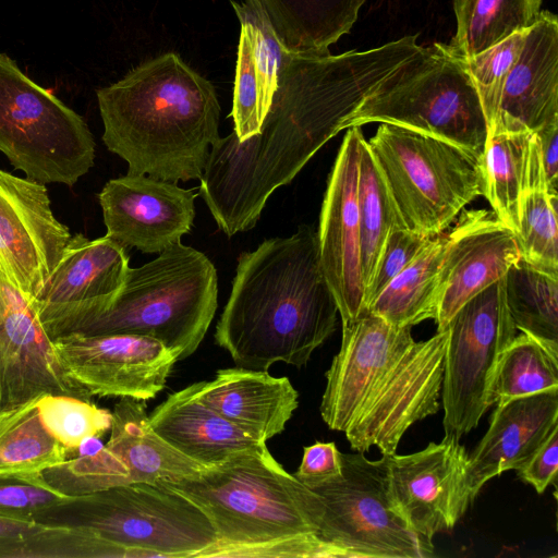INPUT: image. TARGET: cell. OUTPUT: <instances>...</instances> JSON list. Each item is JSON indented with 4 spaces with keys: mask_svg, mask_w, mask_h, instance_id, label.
Returning <instances> with one entry per match:
<instances>
[{
    "mask_svg": "<svg viewBox=\"0 0 558 558\" xmlns=\"http://www.w3.org/2000/svg\"><path fill=\"white\" fill-rule=\"evenodd\" d=\"M410 56L402 39L337 56L284 48L259 132L242 142L231 132L210 149L199 195L218 228L228 236L253 229L269 196L289 184Z\"/></svg>",
    "mask_w": 558,
    "mask_h": 558,
    "instance_id": "6da1fadb",
    "label": "cell"
},
{
    "mask_svg": "<svg viewBox=\"0 0 558 558\" xmlns=\"http://www.w3.org/2000/svg\"><path fill=\"white\" fill-rule=\"evenodd\" d=\"M338 314L317 231L302 225L290 236L240 254L215 340L238 367L267 371L276 362L302 367L333 333Z\"/></svg>",
    "mask_w": 558,
    "mask_h": 558,
    "instance_id": "7a4b0ae2",
    "label": "cell"
},
{
    "mask_svg": "<svg viewBox=\"0 0 558 558\" xmlns=\"http://www.w3.org/2000/svg\"><path fill=\"white\" fill-rule=\"evenodd\" d=\"M102 142L128 174L186 182L202 179L220 138L213 84L179 54L167 52L97 89Z\"/></svg>",
    "mask_w": 558,
    "mask_h": 558,
    "instance_id": "3957f363",
    "label": "cell"
},
{
    "mask_svg": "<svg viewBox=\"0 0 558 558\" xmlns=\"http://www.w3.org/2000/svg\"><path fill=\"white\" fill-rule=\"evenodd\" d=\"M156 485L190 499L210 520L217 541L198 557H227L243 547L318 536L324 514L319 496L288 473L267 447Z\"/></svg>",
    "mask_w": 558,
    "mask_h": 558,
    "instance_id": "277c9868",
    "label": "cell"
},
{
    "mask_svg": "<svg viewBox=\"0 0 558 558\" xmlns=\"http://www.w3.org/2000/svg\"><path fill=\"white\" fill-rule=\"evenodd\" d=\"M217 271L202 252L175 243L136 268L129 267L114 300L61 335L126 333L157 340L179 360L203 341L217 310Z\"/></svg>",
    "mask_w": 558,
    "mask_h": 558,
    "instance_id": "5b68a950",
    "label": "cell"
},
{
    "mask_svg": "<svg viewBox=\"0 0 558 558\" xmlns=\"http://www.w3.org/2000/svg\"><path fill=\"white\" fill-rule=\"evenodd\" d=\"M390 123L482 157L487 121L466 59L449 44L422 47L380 82L342 128Z\"/></svg>",
    "mask_w": 558,
    "mask_h": 558,
    "instance_id": "8992f818",
    "label": "cell"
},
{
    "mask_svg": "<svg viewBox=\"0 0 558 558\" xmlns=\"http://www.w3.org/2000/svg\"><path fill=\"white\" fill-rule=\"evenodd\" d=\"M34 519L86 529L138 557H198L217 541L208 517L161 485L135 483L70 496Z\"/></svg>",
    "mask_w": 558,
    "mask_h": 558,
    "instance_id": "52a82bcc",
    "label": "cell"
},
{
    "mask_svg": "<svg viewBox=\"0 0 558 558\" xmlns=\"http://www.w3.org/2000/svg\"><path fill=\"white\" fill-rule=\"evenodd\" d=\"M405 227L436 236L483 195L482 157L450 142L381 123L367 142Z\"/></svg>",
    "mask_w": 558,
    "mask_h": 558,
    "instance_id": "ba28073f",
    "label": "cell"
},
{
    "mask_svg": "<svg viewBox=\"0 0 558 558\" xmlns=\"http://www.w3.org/2000/svg\"><path fill=\"white\" fill-rule=\"evenodd\" d=\"M0 151L40 183L74 185L94 166L84 119L0 52Z\"/></svg>",
    "mask_w": 558,
    "mask_h": 558,
    "instance_id": "9c48e42d",
    "label": "cell"
},
{
    "mask_svg": "<svg viewBox=\"0 0 558 558\" xmlns=\"http://www.w3.org/2000/svg\"><path fill=\"white\" fill-rule=\"evenodd\" d=\"M324 504L319 538L340 558H427L433 543L415 533L393 499L386 457L342 453V475L312 488Z\"/></svg>",
    "mask_w": 558,
    "mask_h": 558,
    "instance_id": "30bf717a",
    "label": "cell"
},
{
    "mask_svg": "<svg viewBox=\"0 0 558 558\" xmlns=\"http://www.w3.org/2000/svg\"><path fill=\"white\" fill-rule=\"evenodd\" d=\"M504 277L464 303L446 326L449 340L440 395L445 435L460 439L490 408L488 393L495 369L517 336Z\"/></svg>",
    "mask_w": 558,
    "mask_h": 558,
    "instance_id": "8fae6325",
    "label": "cell"
},
{
    "mask_svg": "<svg viewBox=\"0 0 558 558\" xmlns=\"http://www.w3.org/2000/svg\"><path fill=\"white\" fill-rule=\"evenodd\" d=\"M111 414L107 444L43 471L49 486L78 496L135 483L177 482L205 469L155 433L143 400L121 398Z\"/></svg>",
    "mask_w": 558,
    "mask_h": 558,
    "instance_id": "7c38bea8",
    "label": "cell"
},
{
    "mask_svg": "<svg viewBox=\"0 0 558 558\" xmlns=\"http://www.w3.org/2000/svg\"><path fill=\"white\" fill-rule=\"evenodd\" d=\"M449 329L414 341L381 377L344 434L352 450L396 453L404 433L439 410Z\"/></svg>",
    "mask_w": 558,
    "mask_h": 558,
    "instance_id": "4fadbf2b",
    "label": "cell"
},
{
    "mask_svg": "<svg viewBox=\"0 0 558 558\" xmlns=\"http://www.w3.org/2000/svg\"><path fill=\"white\" fill-rule=\"evenodd\" d=\"M53 344L68 374L92 397L153 399L179 361L162 343L137 335L73 332Z\"/></svg>",
    "mask_w": 558,
    "mask_h": 558,
    "instance_id": "5bb4252c",
    "label": "cell"
},
{
    "mask_svg": "<svg viewBox=\"0 0 558 558\" xmlns=\"http://www.w3.org/2000/svg\"><path fill=\"white\" fill-rule=\"evenodd\" d=\"M385 457L393 499L409 526L430 542L453 529L474 500L460 439L445 435L417 452Z\"/></svg>",
    "mask_w": 558,
    "mask_h": 558,
    "instance_id": "9a60e30c",
    "label": "cell"
},
{
    "mask_svg": "<svg viewBox=\"0 0 558 558\" xmlns=\"http://www.w3.org/2000/svg\"><path fill=\"white\" fill-rule=\"evenodd\" d=\"M71 236L44 183L0 170V271L31 303Z\"/></svg>",
    "mask_w": 558,
    "mask_h": 558,
    "instance_id": "2e32d148",
    "label": "cell"
},
{
    "mask_svg": "<svg viewBox=\"0 0 558 558\" xmlns=\"http://www.w3.org/2000/svg\"><path fill=\"white\" fill-rule=\"evenodd\" d=\"M44 395L92 399L63 367L34 305L0 271V410Z\"/></svg>",
    "mask_w": 558,
    "mask_h": 558,
    "instance_id": "e0dca14e",
    "label": "cell"
},
{
    "mask_svg": "<svg viewBox=\"0 0 558 558\" xmlns=\"http://www.w3.org/2000/svg\"><path fill=\"white\" fill-rule=\"evenodd\" d=\"M361 126L348 128L327 181L317 230L319 257L342 325L364 312L357 207Z\"/></svg>",
    "mask_w": 558,
    "mask_h": 558,
    "instance_id": "ac0fdd59",
    "label": "cell"
},
{
    "mask_svg": "<svg viewBox=\"0 0 558 558\" xmlns=\"http://www.w3.org/2000/svg\"><path fill=\"white\" fill-rule=\"evenodd\" d=\"M129 267L125 247L111 238L72 235L32 303L49 337H60L72 324L110 305Z\"/></svg>",
    "mask_w": 558,
    "mask_h": 558,
    "instance_id": "d6986e66",
    "label": "cell"
},
{
    "mask_svg": "<svg viewBox=\"0 0 558 558\" xmlns=\"http://www.w3.org/2000/svg\"><path fill=\"white\" fill-rule=\"evenodd\" d=\"M195 197L177 182L148 175L111 179L98 194L106 235L124 247L159 254L190 232Z\"/></svg>",
    "mask_w": 558,
    "mask_h": 558,
    "instance_id": "ffe728a7",
    "label": "cell"
},
{
    "mask_svg": "<svg viewBox=\"0 0 558 558\" xmlns=\"http://www.w3.org/2000/svg\"><path fill=\"white\" fill-rule=\"evenodd\" d=\"M412 327H397L364 311L342 325V341L326 373L320 414L332 430L345 432L362 404L414 342Z\"/></svg>",
    "mask_w": 558,
    "mask_h": 558,
    "instance_id": "44dd1931",
    "label": "cell"
},
{
    "mask_svg": "<svg viewBox=\"0 0 558 558\" xmlns=\"http://www.w3.org/2000/svg\"><path fill=\"white\" fill-rule=\"evenodd\" d=\"M521 258L517 233L485 209L466 210L447 234L435 322L444 329L470 299Z\"/></svg>",
    "mask_w": 558,
    "mask_h": 558,
    "instance_id": "7402d4cb",
    "label": "cell"
},
{
    "mask_svg": "<svg viewBox=\"0 0 558 558\" xmlns=\"http://www.w3.org/2000/svg\"><path fill=\"white\" fill-rule=\"evenodd\" d=\"M558 427V389L511 399L496 405L490 424L468 461L473 499L505 471L518 470Z\"/></svg>",
    "mask_w": 558,
    "mask_h": 558,
    "instance_id": "603a6c76",
    "label": "cell"
},
{
    "mask_svg": "<svg viewBox=\"0 0 558 558\" xmlns=\"http://www.w3.org/2000/svg\"><path fill=\"white\" fill-rule=\"evenodd\" d=\"M558 119V20L541 11L506 77L496 126L532 132ZM494 128V129H495Z\"/></svg>",
    "mask_w": 558,
    "mask_h": 558,
    "instance_id": "cb8c5ba5",
    "label": "cell"
},
{
    "mask_svg": "<svg viewBox=\"0 0 558 558\" xmlns=\"http://www.w3.org/2000/svg\"><path fill=\"white\" fill-rule=\"evenodd\" d=\"M197 393L221 416L263 444L284 430L299 405V392L289 378L243 367L219 369L213 380L198 381Z\"/></svg>",
    "mask_w": 558,
    "mask_h": 558,
    "instance_id": "d4e9b609",
    "label": "cell"
},
{
    "mask_svg": "<svg viewBox=\"0 0 558 558\" xmlns=\"http://www.w3.org/2000/svg\"><path fill=\"white\" fill-rule=\"evenodd\" d=\"M194 383L169 395L148 416L155 433L205 468L243 452L266 448L207 405Z\"/></svg>",
    "mask_w": 558,
    "mask_h": 558,
    "instance_id": "484cf974",
    "label": "cell"
},
{
    "mask_svg": "<svg viewBox=\"0 0 558 558\" xmlns=\"http://www.w3.org/2000/svg\"><path fill=\"white\" fill-rule=\"evenodd\" d=\"M241 24L231 117L234 137L242 142L260 130L277 88L284 47L246 2L231 1Z\"/></svg>",
    "mask_w": 558,
    "mask_h": 558,
    "instance_id": "4316f807",
    "label": "cell"
},
{
    "mask_svg": "<svg viewBox=\"0 0 558 558\" xmlns=\"http://www.w3.org/2000/svg\"><path fill=\"white\" fill-rule=\"evenodd\" d=\"M482 169L483 195L495 216L517 233L529 193L547 189L536 133L522 128L496 126L487 135Z\"/></svg>",
    "mask_w": 558,
    "mask_h": 558,
    "instance_id": "83f0119b",
    "label": "cell"
},
{
    "mask_svg": "<svg viewBox=\"0 0 558 558\" xmlns=\"http://www.w3.org/2000/svg\"><path fill=\"white\" fill-rule=\"evenodd\" d=\"M365 0H245L281 45L296 53H325L349 33Z\"/></svg>",
    "mask_w": 558,
    "mask_h": 558,
    "instance_id": "f1b7e54d",
    "label": "cell"
},
{
    "mask_svg": "<svg viewBox=\"0 0 558 558\" xmlns=\"http://www.w3.org/2000/svg\"><path fill=\"white\" fill-rule=\"evenodd\" d=\"M447 234L429 240L418 256L375 298L365 311L397 327H413L435 319L438 304L439 272Z\"/></svg>",
    "mask_w": 558,
    "mask_h": 558,
    "instance_id": "f546056e",
    "label": "cell"
},
{
    "mask_svg": "<svg viewBox=\"0 0 558 558\" xmlns=\"http://www.w3.org/2000/svg\"><path fill=\"white\" fill-rule=\"evenodd\" d=\"M453 4L457 32L449 46L464 59L526 31L542 11V0H453Z\"/></svg>",
    "mask_w": 558,
    "mask_h": 558,
    "instance_id": "4dcf8cb0",
    "label": "cell"
},
{
    "mask_svg": "<svg viewBox=\"0 0 558 558\" xmlns=\"http://www.w3.org/2000/svg\"><path fill=\"white\" fill-rule=\"evenodd\" d=\"M36 400L0 410V477L37 476L69 458L44 427Z\"/></svg>",
    "mask_w": 558,
    "mask_h": 558,
    "instance_id": "1f68e13d",
    "label": "cell"
},
{
    "mask_svg": "<svg viewBox=\"0 0 558 558\" xmlns=\"http://www.w3.org/2000/svg\"><path fill=\"white\" fill-rule=\"evenodd\" d=\"M357 207L365 291L375 274L388 236L396 229L407 228L365 138L362 140L360 147Z\"/></svg>",
    "mask_w": 558,
    "mask_h": 558,
    "instance_id": "d6a6232c",
    "label": "cell"
},
{
    "mask_svg": "<svg viewBox=\"0 0 558 558\" xmlns=\"http://www.w3.org/2000/svg\"><path fill=\"white\" fill-rule=\"evenodd\" d=\"M506 302L521 332L558 353V277L521 258L504 277Z\"/></svg>",
    "mask_w": 558,
    "mask_h": 558,
    "instance_id": "836d02e7",
    "label": "cell"
},
{
    "mask_svg": "<svg viewBox=\"0 0 558 558\" xmlns=\"http://www.w3.org/2000/svg\"><path fill=\"white\" fill-rule=\"evenodd\" d=\"M558 389V353L524 332L506 348L495 369L489 405Z\"/></svg>",
    "mask_w": 558,
    "mask_h": 558,
    "instance_id": "e575fe53",
    "label": "cell"
},
{
    "mask_svg": "<svg viewBox=\"0 0 558 558\" xmlns=\"http://www.w3.org/2000/svg\"><path fill=\"white\" fill-rule=\"evenodd\" d=\"M36 407L44 427L70 458L86 439L100 438L111 427V412L76 397L44 395L37 398Z\"/></svg>",
    "mask_w": 558,
    "mask_h": 558,
    "instance_id": "d590c367",
    "label": "cell"
},
{
    "mask_svg": "<svg viewBox=\"0 0 558 558\" xmlns=\"http://www.w3.org/2000/svg\"><path fill=\"white\" fill-rule=\"evenodd\" d=\"M558 195L534 189L525 198L517 232L521 259L558 277Z\"/></svg>",
    "mask_w": 558,
    "mask_h": 558,
    "instance_id": "8d00e7d4",
    "label": "cell"
},
{
    "mask_svg": "<svg viewBox=\"0 0 558 558\" xmlns=\"http://www.w3.org/2000/svg\"><path fill=\"white\" fill-rule=\"evenodd\" d=\"M526 31L517 32L498 44L466 59L487 121V135L494 130L502 87L523 46Z\"/></svg>",
    "mask_w": 558,
    "mask_h": 558,
    "instance_id": "74e56055",
    "label": "cell"
},
{
    "mask_svg": "<svg viewBox=\"0 0 558 558\" xmlns=\"http://www.w3.org/2000/svg\"><path fill=\"white\" fill-rule=\"evenodd\" d=\"M428 236L407 228L388 236L372 281L364 291V311L375 298L425 248Z\"/></svg>",
    "mask_w": 558,
    "mask_h": 558,
    "instance_id": "f35d334b",
    "label": "cell"
},
{
    "mask_svg": "<svg viewBox=\"0 0 558 558\" xmlns=\"http://www.w3.org/2000/svg\"><path fill=\"white\" fill-rule=\"evenodd\" d=\"M65 496L49 486L40 475L0 477V512L33 518L56 506Z\"/></svg>",
    "mask_w": 558,
    "mask_h": 558,
    "instance_id": "ab89813d",
    "label": "cell"
},
{
    "mask_svg": "<svg viewBox=\"0 0 558 558\" xmlns=\"http://www.w3.org/2000/svg\"><path fill=\"white\" fill-rule=\"evenodd\" d=\"M342 475V452L333 441L304 447L301 464L294 476L308 488L331 482Z\"/></svg>",
    "mask_w": 558,
    "mask_h": 558,
    "instance_id": "60d3db41",
    "label": "cell"
},
{
    "mask_svg": "<svg viewBox=\"0 0 558 558\" xmlns=\"http://www.w3.org/2000/svg\"><path fill=\"white\" fill-rule=\"evenodd\" d=\"M515 471L520 480L532 485L537 494H543L550 484L556 487L558 471V427L553 429L550 435L532 457Z\"/></svg>",
    "mask_w": 558,
    "mask_h": 558,
    "instance_id": "b9f144b4",
    "label": "cell"
},
{
    "mask_svg": "<svg viewBox=\"0 0 558 558\" xmlns=\"http://www.w3.org/2000/svg\"><path fill=\"white\" fill-rule=\"evenodd\" d=\"M46 524L0 512V558H33V536Z\"/></svg>",
    "mask_w": 558,
    "mask_h": 558,
    "instance_id": "7bdbcfd3",
    "label": "cell"
},
{
    "mask_svg": "<svg viewBox=\"0 0 558 558\" xmlns=\"http://www.w3.org/2000/svg\"><path fill=\"white\" fill-rule=\"evenodd\" d=\"M541 146L543 167L549 193L558 195V119L535 132Z\"/></svg>",
    "mask_w": 558,
    "mask_h": 558,
    "instance_id": "ee69618b",
    "label": "cell"
}]
</instances>
